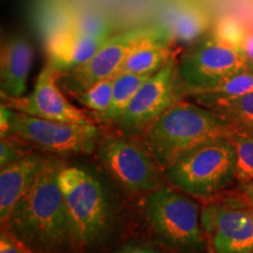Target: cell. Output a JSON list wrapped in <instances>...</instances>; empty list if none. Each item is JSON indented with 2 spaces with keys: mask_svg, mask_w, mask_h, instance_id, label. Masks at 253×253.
Returning a JSON list of instances; mask_svg holds the SVG:
<instances>
[{
  "mask_svg": "<svg viewBox=\"0 0 253 253\" xmlns=\"http://www.w3.org/2000/svg\"><path fill=\"white\" fill-rule=\"evenodd\" d=\"M62 166L49 160L28 191L15 204L2 227L39 253L77 251L59 184Z\"/></svg>",
  "mask_w": 253,
  "mask_h": 253,
  "instance_id": "cell-1",
  "label": "cell"
},
{
  "mask_svg": "<svg viewBox=\"0 0 253 253\" xmlns=\"http://www.w3.org/2000/svg\"><path fill=\"white\" fill-rule=\"evenodd\" d=\"M233 125L199 103L178 101L142 134V145L158 167L167 168L202 142L229 136Z\"/></svg>",
  "mask_w": 253,
  "mask_h": 253,
  "instance_id": "cell-2",
  "label": "cell"
},
{
  "mask_svg": "<svg viewBox=\"0 0 253 253\" xmlns=\"http://www.w3.org/2000/svg\"><path fill=\"white\" fill-rule=\"evenodd\" d=\"M77 251L95 249L113 226V207L103 182L82 167H62L59 173Z\"/></svg>",
  "mask_w": 253,
  "mask_h": 253,
  "instance_id": "cell-3",
  "label": "cell"
},
{
  "mask_svg": "<svg viewBox=\"0 0 253 253\" xmlns=\"http://www.w3.org/2000/svg\"><path fill=\"white\" fill-rule=\"evenodd\" d=\"M173 188L197 198H213L236 181V153L229 136L202 142L164 168Z\"/></svg>",
  "mask_w": 253,
  "mask_h": 253,
  "instance_id": "cell-4",
  "label": "cell"
},
{
  "mask_svg": "<svg viewBox=\"0 0 253 253\" xmlns=\"http://www.w3.org/2000/svg\"><path fill=\"white\" fill-rule=\"evenodd\" d=\"M144 211L155 235L169 249L191 252L203 245L198 205L181 190L158 186L145 197Z\"/></svg>",
  "mask_w": 253,
  "mask_h": 253,
  "instance_id": "cell-5",
  "label": "cell"
},
{
  "mask_svg": "<svg viewBox=\"0 0 253 253\" xmlns=\"http://www.w3.org/2000/svg\"><path fill=\"white\" fill-rule=\"evenodd\" d=\"M169 31L162 24L148 25L120 32L109 38L84 65L65 73L66 87L77 96L91 84L115 77L131 53L145 45H172Z\"/></svg>",
  "mask_w": 253,
  "mask_h": 253,
  "instance_id": "cell-6",
  "label": "cell"
},
{
  "mask_svg": "<svg viewBox=\"0 0 253 253\" xmlns=\"http://www.w3.org/2000/svg\"><path fill=\"white\" fill-rule=\"evenodd\" d=\"M250 68L244 53L214 39L199 41L177 61V74L184 95L201 94Z\"/></svg>",
  "mask_w": 253,
  "mask_h": 253,
  "instance_id": "cell-7",
  "label": "cell"
},
{
  "mask_svg": "<svg viewBox=\"0 0 253 253\" xmlns=\"http://www.w3.org/2000/svg\"><path fill=\"white\" fill-rule=\"evenodd\" d=\"M6 137H14L58 155L91 154L96 148L100 129L94 123L52 121L15 110Z\"/></svg>",
  "mask_w": 253,
  "mask_h": 253,
  "instance_id": "cell-8",
  "label": "cell"
},
{
  "mask_svg": "<svg viewBox=\"0 0 253 253\" xmlns=\"http://www.w3.org/2000/svg\"><path fill=\"white\" fill-rule=\"evenodd\" d=\"M201 221L213 253H253V213L242 192L208 203Z\"/></svg>",
  "mask_w": 253,
  "mask_h": 253,
  "instance_id": "cell-9",
  "label": "cell"
},
{
  "mask_svg": "<svg viewBox=\"0 0 253 253\" xmlns=\"http://www.w3.org/2000/svg\"><path fill=\"white\" fill-rule=\"evenodd\" d=\"M182 89L173 56L142 84L120 116L118 126L126 132H143L173 104L182 100Z\"/></svg>",
  "mask_w": 253,
  "mask_h": 253,
  "instance_id": "cell-10",
  "label": "cell"
},
{
  "mask_svg": "<svg viewBox=\"0 0 253 253\" xmlns=\"http://www.w3.org/2000/svg\"><path fill=\"white\" fill-rule=\"evenodd\" d=\"M101 163L109 175L130 191H153L158 186V164L143 145L125 138H103L97 148Z\"/></svg>",
  "mask_w": 253,
  "mask_h": 253,
  "instance_id": "cell-11",
  "label": "cell"
},
{
  "mask_svg": "<svg viewBox=\"0 0 253 253\" xmlns=\"http://www.w3.org/2000/svg\"><path fill=\"white\" fill-rule=\"evenodd\" d=\"M60 75L59 72L47 65L40 72L31 94L21 97H2L5 104L19 113L40 119L80 125L93 123L86 113L73 106L60 90L58 86Z\"/></svg>",
  "mask_w": 253,
  "mask_h": 253,
  "instance_id": "cell-12",
  "label": "cell"
},
{
  "mask_svg": "<svg viewBox=\"0 0 253 253\" xmlns=\"http://www.w3.org/2000/svg\"><path fill=\"white\" fill-rule=\"evenodd\" d=\"M110 37H86L72 30L53 34L45 40L47 65L61 75L74 71L89 61Z\"/></svg>",
  "mask_w": 253,
  "mask_h": 253,
  "instance_id": "cell-13",
  "label": "cell"
},
{
  "mask_svg": "<svg viewBox=\"0 0 253 253\" xmlns=\"http://www.w3.org/2000/svg\"><path fill=\"white\" fill-rule=\"evenodd\" d=\"M34 49L23 36H12L1 45L0 84L2 97H21L27 89Z\"/></svg>",
  "mask_w": 253,
  "mask_h": 253,
  "instance_id": "cell-14",
  "label": "cell"
},
{
  "mask_svg": "<svg viewBox=\"0 0 253 253\" xmlns=\"http://www.w3.org/2000/svg\"><path fill=\"white\" fill-rule=\"evenodd\" d=\"M48 158L37 154H28L0 172V218L5 223L15 204L26 194Z\"/></svg>",
  "mask_w": 253,
  "mask_h": 253,
  "instance_id": "cell-15",
  "label": "cell"
},
{
  "mask_svg": "<svg viewBox=\"0 0 253 253\" xmlns=\"http://www.w3.org/2000/svg\"><path fill=\"white\" fill-rule=\"evenodd\" d=\"M168 18L162 25L171 34L173 42H195L209 28L207 13L201 6L194 2L177 6Z\"/></svg>",
  "mask_w": 253,
  "mask_h": 253,
  "instance_id": "cell-16",
  "label": "cell"
},
{
  "mask_svg": "<svg viewBox=\"0 0 253 253\" xmlns=\"http://www.w3.org/2000/svg\"><path fill=\"white\" fill-rule=\"evenodd\" d=\"M196 102L223 116L231 125L253 129V91L236 97L194 95Z\"/></svg>",
  "mask_w": 253,
  "mask_h": 253,
  "instance_id": "cell-17",
  "label": "cell"
},
{
  "mask_svg": "<svg viewBox=\"0 0 253 253\" xmlns=\"http://www.w3.org/2000/svg\"><path fill=\"white\" fill-rule=\"evenodd\" d=\"M153 74H132V73H118L114 77L113 99L109 108L99 114V118L104 121L116 122L125 112L132 97L137 93L142 84Z\"/></svg>",
  "mask_w": 253,
  "mask_h": 253,
  "instance_id": "cell-18",
  "label": "cell"
},
{
  "mask_svg": "<svg viewBox=\"0 0 253 253\" xmlns=\"http://www.w3.org/2000/svg\"><path fill=\"white\" fill-rule=\"evenodd\" d=\"M171 46L164 43H151L136 49L126 58L119 73L155 74L175 56Z\"/></svg>",
  "mask_w": 253,
  "mask_h": 253,
  "instance_id": "cell-19",
  "label": "cell"
},
{
  "mask_svg": "<svg viewBox=\"0 0 253 253\" xmlns=\"http://www.w3.org/2000/svg\"><path fill=\"white\" fill-rule=\"evenodd\" d=\"M229 138L236 153V181L248 184L253 181V129L235 126Z\"/></svg>",
  "mask_w": 253,
  "mask_h": 253,
  "instance_id": "cell-20",
  "label": "cell"
},
{
  "mask_svg": "<svg viewBox=\"0 0 253 253\" xmlns=\"http://www.w3.org/2000/svg\"><path fill=\"white\" fill-rule=\"evenodd\" d=\"M113 24L106 15L95 9H74L72 31L86 37H110Z\"/></svg>",
  "mask_w": 253,
  "mask_h": 253,
  "instance_id": "cell-21",
  "label": "cell"
},
{
  "mask_svg": "<svg viewBox=\"0 0 253 253\" xmlns=\"http://www.w3.org/2000/svg\"><path fill=\"white\" fill-rule=\"evenodd\" d=\"M253 91V71L245 69L213 86L201 94L209 97H236ZM194 96V95H192Z\"/></svg>",
  "mask_w": 253,
  "mask_h": 253,
  "instance_id": "cell-22",
  "label": "cell"
},
{
  "mask_svg": "<svg viewBox=\"0 0 253 253\" xmlns=\"http://www.w3.org/2000/svg\"><path fill=\"white\" fill-rule=\"evenodd\" d=\"M113 86L114 77L104 79L81 91L77 95V97L81 104L99 115L106 112L112 103Z\"/></svg>",
  "mask_w": 253,
  "mask_h": 253,
  "instance_id": "cell-23",
  "label": "cell"
},
{
  "mask_svg": "<svg viewBox=\"0 0 253 253\" xmlns=\"http://www.w3.org/2000/svg\"><path fill=\"white\" fill-rule=\"evenodd\" d=\"M246 34L248 32L238 19L227 17L218 21L213 32V38L227 46L242 50Z\"/></svg>",
  "mask_w": 253,
  "mask_h": 253,
  "instance_id": "cell-24",
  "label": "cell"
},
{
  "mask_svg": "<svg viewBox=\"0 0 253 253\" xmlns=\"http://www.w3.org/2000/svg\"><path fill=\"white\" fill-rule=\"evenodd\" d=\"M28 155L25 153V149L18 143V140L14 137L1 138L0 143V168L11 166L19 160Z\"/></svg>",
  "mask_w": 253,
  "mask_h": 253,
  "instance_id": "cell-25",
  "label": "cell"
},
{
  "mask_svg": "<svg viewBox=\"0 0 253 253\" xmlns=\"http://www.w3.org/2000/svg\"><path fill=\"white\" fill-rule=\"evenodd\" d=\"M0 253H39L18 239L17 237L7 232L6 230L1 231L0 235Z\"/></svg>",
  "mask_w": 253,
  "mask_h": 253,
  "instance_id": "cell-26",
  "label": "cell"
},
{
  "mask_svg": "<svg viewBox=\"0 0 253 253\" xmlns=\"http://www.w3.org/2000/svg\"><path fill=\"white\" fill-rule=\"evenodd\" d=\"M14 113L15 110L12 109L11 107L6 106L5 103L1 104V108H0V131H1V138H5L7 136Z\"/></svg>",
  "mask_w": 253,
  "mask_h": 253,
  "instance_id": "cell-27",
  "label": "cell"
},
{
  "mask_svg": "<svg viewBox=\"0 0 253 253\" xmlns=\"http://www.w3.org/2000/svg\"><path fill=\"white\" fill-rule=\"evenodd\" d=\"M114 253H162V252L151 245L131 243V244H126L125 246H122V248H120L118 251H115Z\"/></svg>",
  "mask_w": 253,
  "mask_h": 253,
  "instance_id": "cell-28",
  "label": "cell"
},
{
  "mask_svg": "<svg viewBox=\"0 0 253 253\" xmlns=\"http://www.w3.org/2000/svg\"><path fill=\"white\" fill-rule=\"evenodd\" d=\"M242 52L248 59L250 68L253 67V32H248L244 42L242 46Z\"/></svg>",
  "mask_w": 253,
  "mask_h": 253,
  "instance_id": "cell-29",
  "label": "cell"
},
{
  "mask_svg": "<svg viewBox=\"0 0 253 253\" xmlns=\"http://www.w3.org/2000/svg\"><path fill=\"white\" fill-rule=\"evenodd\" d=\"M240 192H242V195H243V197H244V199H245L246 204H248V207L250 208V210H251V212L253 213V196H250L248 194H245V192L243 191V190Z\"/></svg>",
  "mask_w": 253,
  "mask_h": 253,
  "instance_id": "cell-30",
  "label": "cell"
},
{
  "mask_svg": "<svg viewBox=\"0 0 253 253\" xmlns=\"http://www.w3.org/2000/svg\"><path fill=\"white\" fill-rule=\"evenodd\" d=\"M242 190L245 192V194H248L250 196H253V181L248 183V184L242 185Z\"/></svg>",
  "mask_w": 253,
  "mask_h": 253,
  "instance_id": "cell-31",
  "label": "cell"
},
{
  "mask_svg": "<svg viewBox=\"0 0 253 253\" xmlns=\"http://www.w3.org/2000/svg\"><path fill=\"white\" fill-rule=\"evenodd\" d=\"M251 69H252V71H253V67H252V68H251Z\"/></svg>",
  "mask_w": 253,
  "mask_h": 253,
  "instance_id": "cell-32",
  "label": "cell"
}]
</instances>
